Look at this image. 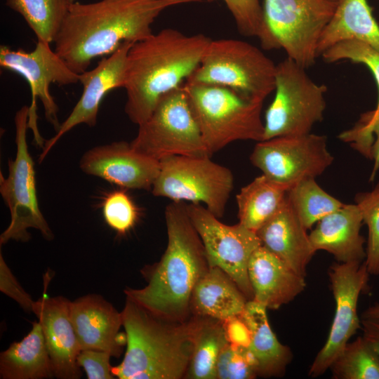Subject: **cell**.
I'll return each mask as SVG.
<instances>
[{"label":"cell","mask_w":379,"mask_h":379,"mask_svg":"<svg viewBox=\"0 0 379 379\" xmlns=\"http://www.w3.org/2000/svg\"><path fill=\"white\" fill-rule=\"evenodd\" d=\"M201 0H100L70 4L53 41L54 51L77 74L124 41L143 40L164 10Z\"/></svg>","instance_id":"cell-1"},{"label":"cell","mask_w":379,"mask_h":379,"mask_svg":"<svg viewBox=\"0 0 379 379\" xmlns=\"http://www.w3.org/2000/svg\"><path fill=\"white\" fill-rule=\"evenodd\" d=\"M184 201H173L165 210L166 249L160 260L141 272L147 285L126 288L124 293L152 313L173 321L190 317V300L198 280L210 267L202 241Z\"/></svg>","instance_id":"cell-2"},{"label":"cell","mask_w":379,"mask_h":379,"mask_svg":"<svg viewBox=\"0 0 379 379\" xmlns=\"http://www.w3.org/2000/svg\"><path fill=\"white\" fill-rule=\"evenodd\" d=\"M211 39L166 28L133 43L127 56L124 111L138 126L146 121L160 98L182 86L198 67Z\"/></svg>","instance_id":"cell-3"},{"label":"cell","mask_w":379,"mask_h":379,"mask_svg":"<svg viewBox=\"0 0 379 379\" xmlns=\"http://www.w3.org/2000/svg\"><path fill=\"white\" fill-rule=\"evenodd\" d=\"M126 336L121 363L112 367L119 379L185 378L193 348L190 317L173 321L126 298L121 312Z\"/></svg>","instance_id":"cell-4"},{"label":"cell","mask_w":379,"mask_h":379,"mask_svg":"<svg viewBox=\"0 0 379 379\" xmlns=\"http://www.w3.org/2000/svg\"><path fill=\"white\" fill-rule=\"evenodd\" d=\"M182 88L210 156L234 141L263 140L264 101L218 85L185 82Z\"/></svg>","instance_id":"cell-5"},{"label":"cell","mask_w":379,"mask_h":379,"mask_svg":"<svg viewBox=\"0 0 379 379\" xmlns=\"http://www.w3.org/2000/svg\"><path fill=\"white\" fill-rule=\"evenodd\" d=\"M276 67L247 41L211 40L198 67L185 82L221 86L245 99L264 101L274 91Z\"/></svg>","instance_id":"cell-6"},{"label":"cell","mask_w":379,"mask_h":379,"mask_svg":"<svg viewBox=\"0 0 379 379\" xmlns=\"http://www.w3.org/2000/svg\"><path fill=\"white\" fill-rule=\"evenodd\" d=\"M305 69L288 57L277 65L275 95L265 112L263 140L308 134L323 120L327 87L314 81Z\"/></svg>","instance_id":"cell-7"},{"label":"cell","mask_w":379,"mask_h":379,"mask_svg":"<svg viewBox=\"0 0 379 379\" xmlns=\"http://www.w3.org/2000/svg\"><path fill=\"white\" fill-rule=\"evenodd\" d=\"M29 107H22L15 115L16 154L8 161L6 178L0 174V193L9 209L11 222L0 236V244L10 240L26 242L29 228L38 230L48 241L54 235L39 206L34 161L27 142Z\"/></svg>","instance_id":"cell-8"},{"label":"cell","mask_w":379,"mask_h":379,"mask_svg":"<svg viewBox=\"0 0 379 379\" xmlns=\"http://www.w3.org/2000/svg\"><path fill=\"white\" fill-rule=\"evenodd\" d=\"M160 161L152 187L156 197L173 201L204 204L218 218L222 217L234 187L232 171L210 156H172Z\"/></svg>","instance_id":"cell-9"},{"label":"cell","mask_w":379,"mask_h":379,"mask_svg":"<svg viewBox=\"0 0 379 379\" xmlns=\"http://www.w3.org/2000/svg\"><path fill=\"white\" fill-rule=\"evenodd\" d=\"M130 143L158 161L172 156H210L182 85L160 98Z\"/></svg>","instance_id":"cell-10"},{"label":"cell","mask_w":379,"mask_h":379,"mask_svg":"<svg viewBox=\"0 0 379 379\" xmlns=\"http://www.w3.org/2000/svg\"><path fill=\"white\" fill-rule=\"evenodd\" d=\"M336 5L327 0H265L264 19L279 48L307 69L319 57L320 36Z\"/></svg>","instance_id":"cell-11"},{"label":"cell","mask_w":379,"mask_h":379,"mask_svg":"<svg viewBox=\"0 0 379 379\" xmlns=\"http://www.w3.org/2000/svg\"><path fill=\"white\" fill-rule=\"evenodd\" d=\"M0 66L20 74L28 83L32 94L28 128L32 131L36 145L43 149L46 140L37 126L36 100L41 102L45 117L56 132L60 126L58 107L51 94L50 86L53 84L60 86L76 84L79 74L69 68L50 44L41 41H37L35 48L29 52L1 46Z\"/></svg>","instance_id":"cell-12"},{"label":"cell","mask_w":379,"mask_h":379,"mask_svg":"<svg viewBox=\"0 0 379 379\" xmlns=\"http://www.w3.org/2000/svg\"><path fill=\"white\" fill-rule=\"evenodd\" d=\"M186 208L204 244L209 266L223 270L248 300H253L248 267L252 254L261 246L256 232L240 222L222 223L200 204L190 203Z\"/></svg>","instance_id":"cell-13"},{"label":"cell","mask_w":379,"mask_h":379,"mask_svg":"<svg viewBox=\"0 0 379 379\" xmlns=\"http://www.w3.org/2000/svg\"><path fill=\"white\" fill-rule=\"evenodd\" d=\"M250 160L267 178L289 189L322 174L332 164L333 157L326 136L310 133L258 142Z\"/></svg>","instance_id":"cell-14"},{"label":"cell","mask_w":379,"mask_h":379,"mask_svg":"<svg viewBox=\"0 0 379 379\" xmlns=\"http://www.w3.org/2000/svg\"><path fill=\"white\" fill-rule=\"evenodd\" d=\"M369 272L363 262L332 265L328 270L335 311L324 347L312 364L308 374L315 378L324 374L343 350L349 340L361 328L357 314L359 295L368 288Z\"/></svg>","instance_id":"cell-15"},{"label":"cell","mask_w":379,"mask_h":379,"mask_svg":"<svg viewBox=\"0 0 379 379\" xmlns=\"http://www.w3.org/2000/svg\"><path fill=\"white\" fill-rule=\"evenodd\" d=\"M133 42L124 41L112 54L102 59L91 70L79 74L83 86L81 98L67 119L60 124L54 136L45 141L39 162L45 159L58 141L79 124L95 126L102 100L111 91L124 88L126 81L127 56Z\"/></svg>","instance_id":"cell-16"},{"label":"cell","mask_w":379,"mask_h":379,"mask_svg":"<svg viewBox=\"0 0 379 379\" xmlns=\"http://www.w3.org/2000/svg\"><path fill=\"white\" fill-rule=\"evenodd\" d=\"M79 167L86 174L124 189L151 190L160 161L135 150L129 142L119 141L87 150Z\"/></svg>","instance_id":"cell-17"},{"label":"cell","mask_w":379,"mask_h":379,"mask_svg":"<svg viewBox=\"0 0 379 379\" xmlns=\"http://www.w3.org/2000/svg\"><path fill=\"white\" fill-rule=\"evenodd\" d=\"M32 312L41 326L54 376L79 378L77 356L81 350L70 317V301L62 296L44 295L34 301Z\"/></svg>","instance_id":"cell-18"},{"label":"cell","mask_w":379,"mask_h":379,"mask_svg":"<svg viewBox=\"0 0 379 379\" xmlns=\"http://www.w3.org/2000/svg\"><path fill=\"white\" fill-rule=\"evenodd\" d=\"M70 317L80 350L105 351L119 358L126 345L121 312L97 294H88L70 302Z\"/></svg>","instance_id":"cell-19"},{"label":"cell","mask_w":379,"mask_h":379,"mask_svg":"<svg viewBox=\"0 0 379 379\" xmlns=\"http://www.w3.org/2000/svg\"><path fill=\"white\" fill-rule=\"evenodd\" d=\"M363 218L355 204H344L317 222L309 234L313 249L326 251L338 262H363L365 239L360 230Z\"/></svg>","instance_id":"cell-20"},{"label":"cell","mask_w":379,"mask_h":379,"mask_svg":"<svg viewBox=\"0 0 379 379\" xmlns=\"http://www.w3.org/2000/svg\"><path fill=\"white\" fill-rule=\"evenodd\" d=\"M248 273L253 300L267 309H279L293 300L306 286L305 277L262 245L252 254Z\"/></svg>","instance_id":"cell-21"},{"label":"cell","mask_w":379,"mask_h":379,"mask_svg":"<svg viewBox=\"0 0 379 379\" xmlns=\"http://www.w3.org/2000/svg\"><path fill=\"white\" fill-rule=\"evenodd\" d=\"M261 245L301 277L316 253L309 234L287 199L280 210L257 231Z\"/></svg>","instance_id":"cell-22"},{"label":"cell","mask_w":379,"mask_h":379,"mask_svg":"<svg viewBox=\"0 0 379 379\" xmlns=\"http://www.w3.org/2000/svg\"><path fill=\"white\" fill-rule=\"evenodd\" d=\"M248 300L232 279L217 267H210L197 282L190 300L191 316L225 321L240 315Z\"/></svg>","instance_id":"cell-23"},{"label":"cell","mask_w":379,"mask_h":379,"mask_svg":"<svg viewBox=\"0 0 379 379\" xmlns=\"http://www.w3.org/2000/svg\"><path fill=\"white\" fill-rule=\"evenodd\" d=\"M267 308L255 301L248 300L241 318L248 326L251 339L248 350L254 357L258 376L281 377L293 359L290 347L281 344L271 329Z\"/></svg>","instance_id":"cell-24"},{"label":"cell","mask_w":379,"mask_h":379,"mask_svg":"<svg viewBox=\"0 0 379 379\" xmlns=\"http://www.w3.org/2000/svg\"><path fill=\"white\" fill-rule=\"evenodd\" d=\"M359 40L379 51V25L367 0H339L317 46L318 56L333 45Z\"/></svg>","instance_id":"cell-25"},{"label":"cell","mask_w":379,"mask_h":379,"mask_svg":"<svg viewBox=\"0 0 379 379\" xmlns=\"http://www.w3.org/2000/svg\"><path fill=\"white\" fill-rule=\"evenodd\" d=\"M54 376L41 326L32 323L29 333L0 354L1 379H44Z\"/></svg>","instance_id":"cell-26"},{"label":"cell","mask_w":379,"mask_h":379,"mask_svg":"<svg viewBox=\"0 0 379 379\" xmlns=\"http://www.w3.org/2000/svg\"><path fill=\"white\" fill-rule=\"evenodd\" d=\"M288 190L263 174L256 177L237 195L239 222L256 232L282 207Z\"/></svg>","instance_id":"cell-27"},{"label":"cell","mask_w":379,"mask_h":379,"mask_svg":"<svg viewBox=\"0 0 379 379\" xmlns=\"http://www.w3.org/2000/svg\"><path fill=\"white\" fill-rule=\"evenodd\" d=\"M190 319L193 348L185 378L217 379V361L221 350L229 343L223 321L194 315Z\"/></svg>","instance_id":"cell-28"},{"label":"cell","mask_w":379,"mask_h":379,"mask_svg":"<svg viewBox=\"0 0 379 379\" xmlns=\"http://www.w3.org/2000/svg\"><path fill=\"white\" fill-rule=\"evenodd\" d=\"M6 6L20 14L37 41L53 43L67 14L69 0H6Z\"/></svg>","instance_id":"cell-29"},{"label":"cell","mask_w":379,"mask_h":379,"mask_svg":"<svg viewBox=\"0 0 379 379\" xmlns=\"http://www.w3.org/2000/svg\"><path fill=\"white\" fill-rule=\"evenodd\" d=\"M286 199L307 230L345 204L322 189L315 178L305 179L293 185L287 191Z\"/></svg>","instance_id":"cell-30"},{"label":"cell","mask_w":379,"mask_h":379,"mask_svg":"<svg viewBox=\"0 0 379 379\" xmlns=\"http://www.w3.org/2000/svg\"><path fill=\"white\" fill-rule=\"evenodd\" d=\"M335 379H379V355L363 335L348 343L331 364Z\"/></svg>","instance_id":"cell-31"},{"label":"cell","mask_w":379,"mask_h":379,"mask_svg":"<svg viewBox=\"0 0 379 379\" xmlns=\"http://www.w3.org/2000/svg\"><path fill=\"white\" fill-rule=\"evenodd\" d=\"M223 1L241 34L256 37L264 49H279L275 38L266 25L263 8L259 0Z\"/></svg>","instance_id":"cell-32"},{"label":"cell","mask_w":379,"mask_h":379,"mask_svg":"<svg viewBox=\"0 0 379 379\" xmlns=\"http://www.w3.org/2000/svg\"><path fill=\"white\" fill-rule=\"evenodd\" d=\"M338 138L374 161L373 180L379 168V109L361 114L354 125L341 132Z\"/></svg>","instance_id":"cell-33"},{"label":"cell","mask_w":379,"mask_h":379,"mask_svg":"<svg viewBox=\"0 0 379 379\" xmlns=\"http://www.w3.org/2000/svg\"><path fill=\"white\" fill-rule=\"evenodd\" d=\"M355 202L368 227L367 270L370 274L379 276V182L371 191L357 194Z\"/></svg>","instance_id":"cell-34"},{"label":"cell","mask_w":379,"mask_h":379,"mask_svg":"<svg viewBox=\"0 0 379 379\" xmlns=\"http://www.w3.org/2000/svg\"><path fill=\"white\" fill-rule=\"evenodd\" d=\"M328 63L350 60L366 65L372 72L378 90V99L375 109H379V51L359 40L339 42L328 48L320 55Z\"/></svg>","instance_id":"cell-35"},{"label":"cell","mask_w":379,"mask_h":379,"mask_svg":"<svg viewBox=\"0 0 379 379\" xmlns=\"http://www.w3.org/2000/svg\"><path fill=\"white\" fill-rule=\"evenodd\" d=\"M256 377V362L248 347L228 343L221 350L217 361V379H253Z\"/></svg>","instance_id":"cell-36"},{"label":"cell","mask_w":379,"mask_h":379,"mask_svg":"<svg viewBox=\"0 0 379 379\" xmlns=\"http://www.w3.org/2000/svg\"><path fill=\"white\" fill-rule=\"evenodd\" d=\"M102 208L105 221L120 235L128 232L138 220V208L125 190H115L107 194Z\"/></svg>","instance_id":"cell-37"},{"label":"cell","mask_w":379,"mask_h":379,"mask_svg":"<svg viewBox=\"0 0 379 379\" xmlns=\"http://www.w3.org/2000/svg\"><path fill=\"white\" fill-rule=\"evenodd\" d=\"M111 354L95 350H81L77 356V364L85 371L88 379H112L110 365Z\"/></svg>","instance_id":"cell-38"},{"label":"cell","mask_w":379,"mask_h":379,"mask_svg":"<svg viewBox=\"0 0 379 379\" xmlns=\"http://www.w3.org/2000/svg\"><path fill=\"white\" fill-rule=\"evenodd\" d=\"M0 290L13 299L26 312L33 311L34 301L22 288L0 254Z\"/></svg>","instance_id":"cell-39"},{"label":"cell","mask_w":379,"mask_h":379,"mask_svg":"<svg viewBox=\"0 0 379 379\" xmlns=\"http://www.w3.org/2000/svg\"><path fill=\"white\" fill-rule=\"evenodd\" d=\"M223 321V326L229 343L248 347L251 343V331L240 315Z\"/></svg>","instance_id":"cell-40"},{"label":"cell","mask_w":379,"mask_h":379,"mask_svg":"<svg viewBox=\"0 0 379 379\" xmlns=\"http://www.w3.org/2000/svg\"><path fill=\"white\" fill-rule=\"evenodd\" d=\"M363 336L373 345L379 355V320L361 319Z\"/></svg>","instance_id":"cell-41"},{"label":"cell","mask_w":379,"mask_h":379,"mask_svg":"<svg viewBox=\"0 0 379 379\" xmlns=\"http://www.w3.org/2000/svg\"><path fill=\"white\" fill-rule=\"evenodd\" d=\"M361 319L379 320V303L367 308L361 314Z\"/></svg>","instance_id":"cell-42"},{"label":"cell","mask_w":379,"mask_h":379,"mask_svg":"<svg viewBox=\"0 0 379 379\" xmlns=\"http://www.w3.org/2000/svg\"><path fill=\"white\" fill-rule=\"evenodd\" d=\"M327 1L334 2V3H338L339 0H327Z\"/></svg>","instance_id":"cell-43"},{"label":"cell","mask_w":379,"mask_h":379,"mask_svg":"<svg viewBox=\"0 0 379 379\" xmlns=\"http://www.w3.org/2000/svg\"><path fill=\"white\" fill-rule=\"evenodd\" d=\"M69 1L70 2V4H72V3H74V2H75V1H76V0H69Z\"/></svg>","instance_id":"cell-44"}]
</instances>
